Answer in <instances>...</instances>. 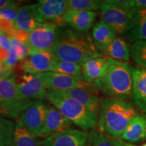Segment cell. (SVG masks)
<instances>
[{"mask_svg": "<svg viewBox=\"0 0 146 146\" xmlns=\"http://www.w3.org/2000/svg\"><path fill=\"white\" fill-rule=\"evenodd\" d=\"M135 1L137 9H146V0H135Z\"/></svg>", "mask_w": 146, "mask_h": 146, "instance_id": "cell-37", "label": "cell"}, {"mask_svg": "<svg viewBox=\"0 0 146 146\" xmlns=\"http://www.w3.org/2000/svg\"><path fill=\"white\" fill-rule=\"evenodd\" d=\"M14 123L0 116V146H12Z\"/></svg>", "mask_w": 146, "mask_h": 146, "instance_id": "cell-27", "label": "cell"}, {"mask_svg": "<svg viewBox=\"0 0 146 146\" xmlns=\"http://www.w3.org/2000/svg\"><path fill=\"white\" fill-rule=\"evenodd\" d=\"M126 143L122 139L112 137L94 129L88 135L86 146H125Z\"/></svg>", "mask_w": 146, "mask_h": 146, "instance_id": "cell-25", "label": "cell"}, {"mask_svg": "<svg viewBox=\"0 0 146 146\" xmlns=\"http://www.w3.org/2000/svg\"><path fill=\"white\" fill-rule=\"evenodd\" d=\"M141 146H146V143H145V144H143V145H141Z\"/></svg>", "mask_w": 146, "mask_h": 146, "instance_id": "cell-39", "label": "cell"}, {"mask_svg": "<svg viewBox=\"0 0 146 146\" xmlns=\"http://www.w3.org/2000/svg\"><path fill=\"white\" fill-rule=\"evenodd\" d=\"M12 69L7 67L4 64L0 62V79L12 75Z\"/></svg>", "mask_w": 146, "mask_h": 146, "instance_id": "cell-35", "label": "cell"}, {"mask_svg": "<svg viewBox=\"0 0 146 146\" xmlns=\"http://www.w3.org/2000/svg\"><path fill=\"white\" fill-rule=\"evenodd\" d=\"M121 139L129 143H139L146 140V118L136 115L122 135Z\"/></svg>", "mask_w": 146, "mask_h": 146, "instance_id": "cell-21", "label": "cell"}, {"mask_svg": "<svg viewBox=\"0 0 146 146\" xmlns=\"http://www.w3.org/2000/svg\"><path fill=\"white\" fill-rule=\"evenodd\" d=\"M19 4L20 3H18L17 5L8 7V8L0 10V20H5V21H8L14 24L15 23L18 10L19 8L18 7Z\"/></svg>", "mask_w": 146, "mask_h": 146, "instance_id": "cell-31", "label": "cell"}, {"mask_svg": "<svg viewBox=\"0 0 146 146\" xmlns=\"http://www.w3.org/2000/svg\"><path fill=\"white\" fill-rule=\"evenodd\" d=\"M94 87L107 97L132 100V66L125 62L108 58L104 74Z\"/></svg>", "mask_w": 146, "mask_h": 146, "instance_id": "cell-3", "label": "cell"}, {"mask_svg": "<svg viewBox=\"0 0 146 146\" xmlns=\"http://www.w3.org/2000/svg\"><path fill=\"white\" fill-rule=\"evenodd\" d=\"M88 134L78 129H69L43 140V146H86Z\"/></svg>", "mask_w": 146, "mask_h": 146, "instance_id": "cell-14", "label": "cell"}, {"mask_svg": "<svg viewBox=\"0 0 146 146\" xmlns=\"http://www.w3.org/2000/svg\"><path fill=\"white\" fill-rule=\"evenodd\" d=\"M18 91L22 96L30 100H47V89L37 74L24 73L15 77Z\"/></svg>", "mask_w": 146, "mask_h": 146, "instance_id": "cell-9", "label": "cell"}, {"mask_svg": "<svg viewBox=\"0 0 146 146\" xmlns=\"http://www.w3.org/2000/svg\"><path fill=\"white\" fill-rule=\"evenodd\" d=\"M107 59L106 57L95 58L82 64L83 81L95 86L104 74L107 67Z\"/></svg>", "mask_w": 146, "mask_h": 146, "instance_id": "cell-19", "label": "cell"}, {"mask_svg": "<svg viewBox=\"0 0 146 146\" xmlns=\"http://www.w3.org/2000/svg\"><path fill=\"white\" fill-rule=\"evenodd\" d=\"M36 10L45 23L63 25L62 18L68 10L65 0H41L36 3Z\"/></svg>", "mask_w": 146, "mask_h": 146, "instance_id": "cell-12", "label": "cell"}, {"mask_svg": "<svg viewBox=\"0 0 146 146\" xmlns=\"http://www.w3.org/2000/svg\"><path fill=\"white\" fill-rule=\"evenodd\" d=\"M58 25L52 23H43L29 33L27 44L31 50L52 52L58 36Z\"/></svg>", "mask_w": 146, "mask_h": 146, "instance_id": "cell-8", "label": "cell"}, {"mask_svg": "<svg viewBox=\"0 0 146 146\" xmlns=\"http://www.w3.org/2000/svg\"><path fill=\"white\" fill-rule=\"evenodd\" d=\"M43 23L36 12V4L25 5L18 8L14 29L29 33Z\"/></svg>", "mask_w": 146, "mask_h": 146, "instance_id": "cell-16", "label": "cell"}, {"mask_svg": "<svg viewBox=\"0 0 146 146\" xmlns=\"http://www.w3.org/2000/svg\"><path fill=\"white\" fill-rule=\"evenodd\" d=\"M116 37L115 33L102 20L93 27L92 38L98 50L110 44Z\"/></svg>", "mask_w": 146, "mask_h": 146, "instance_id": "cell-23", "label": "cell"}, {"mask_svg": "<svg viewBox=\"0 0 146 146\" xmlns=\"http://www.w3.org/2000/svg\"><path fill=\"white\" fill-rule=\"evenodd\" d=\"M18 3H20L16 2V1H12V0H0V10L8 8V7L17 5Z\"/></svg>", "mask_w": 146, "mask_h": 146, "instance_id": "cell-36", "label": "cell"}, {"mask_svg": "<svg viewBox=\"0 0 146 146\" xmlns=\"http://www.w3.org/2000/svg\"><path fill=\"white\" fill-rule=\"evenodd\" d=\"M52 72L63 74L78 80H83L81 66L77 64L66 62L56 60L52 68Z\"/></svg>", "mask_w": 146, "mask_h": 146, "instance_id": "cell-26", "label": "cell"}, {"mask_svg": "<svg viewBox=\"0 0 146 146\" xmlns=\"http://www.w3.org/2000/svg\"><path fill=\"white\" fill-rule=\"evenodd\" d=\"M136 115V109L129 100L119 97H105L100 100L97 127L108 135L121 137Z\"/></svg>", "mask_w": 146, "mask_h": 146, "instance_id": "cell-2", "label": "cell"}, {"mask_svg": "<svg viewBox=\"0 0 146 146\" xmlns=\"http://www.w3.org/2000/svg\"><path fill=\"white\" fill-rule=\"evenodd\" d=\"M68 9L84 11H95L100 10L103 1L99 0H67Z\"/></svg>", "mask_w": 146, "mask_h": 146, "instance_id": "cell-29", "label": "cell"}, {"mask_svg": "<svg viewBox=\"0 0 146 146\" xmlns=\"http://www.w3.org/2000/svg\"><path fill=\"white\" fill-rule=\"evenodd\" d=\"M104 2L116 4L118 5H121V6L129 7V8H135L136 7L135 1H129V0H107V1H104Z\"/></svg>", "mask_w": 146, "mask_h": 146, "instance_id": "cell-34", "label": "cell"}, {"mask_svg": "<svg viewBox=\"0 0 146 146\" xmlns=\"http://www.w3.org/2000/svg\"><path fill=\"white\" fill-rule=\"evenodd\" d=\"M132 100L137 106L146 114V70L139 66L132 67Z\"/></svg>", "mask_w": 146, "mask_h": 146, "instance_id": "cell-18", "label": "cell"}, {"mask_svg": "<svg viewBox=\"0 0 146 146\" xmlns=\"http://www.w3.org/2000/svg\"><path fill=\"white\" fill-rule=\"evenodd\" d=\"M33 101L22 96L16 86L15 76L0 79V116L17 120Z\"/></svg>", "mask_w": 146, "mask_h": 146, "instance_id": "cell-5", "label": "cell"}, {"mask_svg": "<svg viewBox=\"0 0 146 146\" xmlns=\"http://www.w3.org/2000/svg\"><path fill=\"white\" fill-rule=\"evenodd\" d=\"M0 47H2L8 52H10L12 49L10 38L6 33L1 31H0Z\"/></svg>", "mask_w": 146, "mask_h": 146, "instance_id": "cell-32", "label": "cell"}, {"mask_svg": "<svg viewBox=\"0 0 146 146\" xmlns=\"http://www.w3.org/2000/svg\"><path fill=\"white\" fill-rule=\"evenodd\" d=\"M65 96L77 100L84 106L98 114L101 98L98 96V91L95 87L90 88L74 89L66 91H59Z\"/></svg>", "mask_w": 146, "mask_h": 146, "instance_id": "cell-17", "label": "cell"}, {"mask_svg": "<svg viewBox=\"0 0 146 146\" xmlns=\"http://www.w3.org/2000/svg\"><path fill=\"white\" fill-rule=\"evenodd\" d=\"M130 56L139 67L146 70V40L133 43L130 48Z\"/></svg>", "mask_w": 146, "mask_h": 146, "instance_id": "cell-28", "label": "cell"}, {"mask_svg": "<svg viewBox=\"0 0 146 146\" xmlns=\"http://www.w3.org/2000/svg\"><path fill=\"white\" fill-rule=\"evenodd\" d=\"M10 37V36H9ZM12 43V49L18 60H23L29 56L31 48L27 43H24L14 37H10Z\"/></svg>", "mask_w": 146, "mask_h": 146, "instance_id": "cell-30", "label": "cell"}, {"mask_svg": "<svg viewBox=\"0 0 146 146\" xmlns=\"http://www.w3.org/2000/svg\"><path fill=\"white\" fill-rule=\"evenodd\" d=\"M12 146H43V140L34 136L19 120L14 123Z\"/></svg>", "mask_w": 146, "mask_h": 146, "instance_id": "cell-22", "label": "cell"}, {"mask_svg": "<svg viewBox=\"0 0 146 146\" xmlns=\"http://www.w3.org/2000/svg\"><path fill=\"white\" fill-rule=\"evenodd\" d=\"M96 16V12L68 9L63 15L62 21L76 31L87 33L94 26Z\"/></svg>", "mask_w": 146, "mask_h": 146, "instance_id": "cell-15", "label": "cell"}, {"mask_svg": "<svg viewBox=\"0 0 146 146\" xmlns=\"http://www.w3.org/2000/svg\"><path fill=\"white\" fill-rule=\"evenodd\" d=\"M55 61L52 52L31 50L29 56L21 61V68L28 74L50 72L52 71Z\"/></svg>", "mask_w": 146, "mask_h": 146, "instance_id": "cell-10", "label": "cell"}, {"mask_svg": "<svg viewBox=\"0 0 146 146\" xmlns=\"http://www.w3.org/2000/svg\"><path fill=\"white\" fill-rule=\"evenodd\" d=\"M18 61H19V60H18L16 54H14V51L12 50V49H11L8 57L7 58V59L5 60L4 62H3V64H4L7 67H8V68L13 69L14 67L15 66Z\"/></svg>", "mask_w": 146, "mask_h": 146, "instance_id": "cell-33", "label": "cell"}, {"mask_svg": "<svg viewBox=\"0 0 146 146\" xmlns=\"http://www.w3.org/2000/svg\"><path fill=\"white\" fill-rule=\"evenodd\" d=\"M98 50L106 58L123 62L130 60V49L125 39L120 36H116L110 44L99 48Z\"/></svg>", "mask_w": 146, "mask_h": 146, "instance_id": "cell-20", "label": "cell"}, {"mask_svg": "<svg viewBox=\"0 0 146 146\" xmlns=\"http://www.w3.org/2000/svg\"><path fill=\"white\" fill-rule=\"evenodd\" d=\"M74 125L56 108L47 105L44 127L39 138L45 139L56 133L72 129Z\"/></svg>", "mask_w": 146, "mask_h": 146, "instance_id": "cell-13", "label": "cell"}, {"mask_svg": "<svg viewBox=\"0 0 146 146\" xmlns=\"http://www.w3.org/2000/svg\"><path fill=\"white\" fill-rule=\"evenodd\" d=\"M125 41L135 43L146 40V9H137V18L134 27L125 35Z\"/></svg>", "mask_w": 146, "mask_h": 146, "instance_id": "cell-24", "label": "cell"}, {"mask_svg": "<svg viewBox=\"0 0 146 146\" xmlns=\"http://www.w3.org/2000/svg\"><path fill=\"white\" fill-rule=\"evenodd\" d=\"M47 106V104L43 100H34L17 120L32 135L39 137L44 127Z\"/></svg>", "mask_w": 146, "mask_h": 146, "instance_id": "cell-7", "label": "cell"}, {"mask_svg": "<svg viewBox=\"0 0 146 146\" xmlns=\"http://www.w3.org/2000/svg\"><path fill=\"white\" fill-rule=\"evenodd\" d=\"M45 83L47 90L55 91H66L74 89L90 88L94 87L83 80H78L63 74L46 72L37 74Z\"/></svg>", "mask_w": 146, "mask_h": 146, "instance_id": "cell-11", "label": "cell"}, {"mask_svg": "<svg viewBox=\"0 0 146 146\" xmlns=\"http://www.w3.org/2000/svg\"><path fill=\"white\" fill-rule=\"evenodd\" d=\"M52 53L56 60L81 66L89 60L105 57L98 50L92 36L88 33L64 28H58Z\"/></svg>", "mask_w": 146, "mask_h": 146, "instance_id": "cell-1", "label": "cell"}, {"mask_svg": "<svg viewBox=\"0 0 146 146\" xmlns=\"http://www.w3.org/2000/svg\"><path fill=\"white\" fill-rule=\"evenodd\" d=\"M47 100L53 106L56 108L67 119L87 131L97 125L98 114L84 106L77 100L65 96L59 91L47 90Z\"/></svg>", "mask_w": 146, "mask_h": 146, "instance_id": "cell-4", "label": "cell"}, {"mask_svg": "<svg viewBox=\"0 0 146 146\" xmlns=\"http://www.w3.org/2000/svg\"><path fill=\"white\" fill-rule=\"evenodd\" d=\"M103 21L116 35H125L137 23V8L104 2L101 8Z\"/></svg>", "mask_w": 146, "mask_h": 146, "instance_id": "cell-6", "label": "cell"}, {"mask_svg": "<svg viewBox=\"0 0 146 146\" xmlns=\"http://www.w3.org/2000/svg\"><path fill=\"white\" fill-rule=\"evenodd\" d=\"M125 146H137V145H133V144L127 143H126V145Z\"/></svg>", "mask_w": 146, "mask_h": 146, "instance_id": "cell-38", "label": "cell"}]
</instances>
